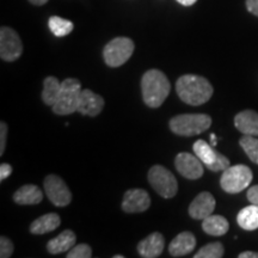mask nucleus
Returning <instances> with one entry per match:
<instances>
[{
    "label": "nucleus",
    "instance_id": "dca6fc26",
    "mask_svg": "<svg viewBox=\"0 0 258 258\" xmlns=\"http://www.w3.org/2000/svg\"><path fill=\"white\" fill-rule=\"evenodd\" d=\"M196 246V238L191 232H182L171 241L169 252L172 257H183L192 252Z\"/></svg>",
    "mask_w": 258,
    "mask_h": 258
},
{
    "label": "nucleus",
    "instance_id": "ddd939ff",
    "mask_svg": "<svg viewBox=\"0 0 258 258\" xmlns=\"http://www.w3.org/2000/svg\"><path fill=\"white\" fill-rule=\"evenodd\" d=\"M215 202L214 196L211 192L203 191L199 194L194 201L190 203L189 206V215L195 220H203L209 215L213 214L215 209Z\"/></svg>",
    "mask_w": 258,
    "mask_h": 258
},
{
    "label": "nucleus",
    "instance_id": "2eb2a0df",
    "mask_svg": "<svg viewBox=\"0 0 258 258\" xmlns=\"http://www.w3.org/2000/svg\"><path fill=\"white\" fill-rule=\"evenodd\" d=\"M165 239L159 232H154L138 244V252L144 258H157L163 253Z\"/></svg>",
    "mask_w": 258,
    "mask_h": 258
},
{
    "label": "nucleus",
    "instance_id": "6e6552de",
    "mask_svg": "<svg viewBox=\"0 0 258 258\" xmlns=\"http://www.w3.org/2000/svg\"><path fill=\"white\" fill-rule=\"evenodd\" d=\"M194 153L199 157V159L202 161L203 165L207 166V169L214 172L218 171H224L230 165V160L226 158L224 154L219 153L215 148H213L212 145L206 143L205 140H198L194 144Z\"/></svg>",
    "mask_w": 258,
    "mask_h": 258
},
{
    "label": "nucleus",
    "instance_id": "bb28decb",
    "mask_svg": "<svg viewBox=\"0 0 258 258\" xmlns=\"http://www.w3.org/2000/svg\"><path fill=\"white\" fill-rule=\"evenodd\" d=\"M67 258H90L92 257V249L88 244H78L70 250Z\"/></svg>",
    "mask_w": 258,
    "mask_h": 258
},
{
    "label": "nucleus",
    "instance_id": "4468645a",
    "mask_svg": "<svg viewBox=\"0 0 258 258\" xmlns=\"http://www.w3.org/2000/svg\"><path fill=\"white\" fill-rule=\"evenodd\" d=\"M103 108H104V98L102 96L97 95L89 89L83 90L82 95H80L78 112L82 115L95 117L101 114Z\"/></svg>",
    "mask_w": 258,
    "mask_h": 258
},
{
    "label": "nucleus",
    "instance_id": "72a5a7b5",
    "mask_svg": "<svg viewBox=\"0 0 258 258\" xmlns=\"http://www.w3.org/2000/svg\"><path fill=\"white\" fill-rule=\"evenodd\" d=\"M196 2H198V0H177V3H179V4L183 6H191L195 4Z\"/></svg>",
    "mask_w": 258,
    "mask_h": 258
},
{
    "label": "nucleus",
    "instance_id": "7c9ffc66",
    "mask_svg": "<svg viewBox=\"0 0 258 258\" xmlns=\"http://www.w3.org/2000/svg\"><path fill=\"white\" fill-rule=\"evenodd\" d=\"M12 173V166L10 164H2L0 165V180H4L8 178V177Z\"/></svg>",
    "mask_w": 258,
    "mask_h": 258
},
{
    "label": "nucleus",
    "instance_id": "6ab92c4d",
    "mask_svg": "<svg viewBox=\"0 0 258 258\" xmlns=\"http://www.w3.org/2000/svg\"><path fill=\"white\" fill-rule=\"evenodd\" d=\"M43 199V192L37 185L27 184L21 186L14 195V201L17 205L27 206V205H37Z\"/></svg>",
    "mask_w": 258,
    "mask_h": 258
},
{
    "label": "nucleus",
    "instance_id": "39448f33",
    "mask_svg": "<svg viewBox=\"0 0 258 258\" xmlns=\"http://www.w3.org/2000/svg\"><path fill=\"white\" fill-rule=\"evenodd\" d=\"M148 182L158 195L164 199H172L178 191V183L170 170L161 165H154L148 171Z\"/></svg>",
    "mask_w": 258,
    "mask_h": 258
},
{
    "label": "nucleus",
    "instance_id": "423d86ee",
    "mask_svg": "<svg viewBox=\"0 0 258 258\" xmlns=\"http://www.w3.org/2000/svg\"><path fill=\"white\" fill-rule=\"evenodd\" d=\"M252 171L246 165L228 166L224 170L220 185L228 194H238L250 185L252 180Z\"/></svg>",
    "mask_w": 258,
    "mask_h": 258
},
{
    "label": "nucleus",
    "instance_id": "b1692460",
    "mask_svg": "<svg viewBox=\"0 0 258 258\" xmlns=\"http://www.w3.org/2000/svg\"><path fill=\"white\" fill-rule=\"evenodd\" d=\"M74 25L69 19H64L57 16H53L49 18V29L54 35L57 37H63L71 34Z\"/></svg>",
    "mask_w": 258,
    "mask_h": 258
},
{
    "label": "nucleus",
    "instance_id": "a878e982",
    "mask_svg": "<svg viewBox=\"0 0 258 258\" xmlns=\"http://www.w3.org/2000/svg\"><path fill=\"white\" fill-rule=\"evenodd\" d=\"M225 249L222 246L221 243H211L205 245L198 251V253L195 254V258H220L224 256Z\"/></svg>",
    "mask_w": 258,
    "mask_h": 258
},
{
    "label": "nucleus",
    "instance_id": "7ed1b4c3",
    "mask_svg": "<svg viewBox=\"0 0 258 258\" xmlns=\"http://www.w3.org/2000/svg\"><path fill=\"white\" fill-rule=\"evenodd\" d=\"M212 125V117L207 114H182L171 118L170 129L179 137H194L206 132Z\"/></svg>",
    "mask_w": 258,
    "mask_h": 258
},
{
    "label": "nucleus",
    "instance_id": "5701e85b",
    "mask_svg": "<svg viewBox=\"0 0 258 258\" xmlns=\"http://www.w3.org/2000/svg\"><path fill=\"white\" fill-rule=\"evenodd\" d=\"M61 91V82L55 77H47L43 82V91H42V101L44 104L53 106L57 101Z\"/></svg>",
    "mask_w": 258,
    "mask_h": 258
},
{
    "label": "nucleus",
    "instance_id": "0eeeda50",
    "mask_svg": "<svg viewBox=\"0 0 258 258\" xmlns=\"http://www.w3.org/2000/svg\"><path fill=\"white\" fill-rule=\"evenodd\" d=\"M134 42L128 37H116L103 49L105 63L110 67H120L133 55Z\"/></svg>",
    "mask_w": 258,
    "mask_h": 258
},
{
    "label": "nucleus",
    "instance_id": "2f4dec72",
    "mask_svg": "<svg viewBox=\"0 0 258 258\" xmlns=\"http://www.w3.org/2000/svg\"><path fill=\"white\" fill-rule=\"evenodd\" d=\"M246 8L249 12L258 17V0H246Z\"/></svg>",
    "mask_w": 258,
    "mask_h": 258
},
{
    "label": "nucleus",
    "instance_id": "412c9836",
    "mask_svg": "<svg viewBox=\"0 0 258 258\" xmlns=\"http://www.w3.org/2000/svg\"><path fill=\"white\" fill-rule=\"evenodd\" d=\"M230 224L221 215H209L206 219H203L202 230L209 235H224L228 232Z\"/></svg>",
    "mask_w": 258,
    "mask_h": 258
},
{
    "label": "nucleus",
    "instance_id": "cd10ccee",
    "mask_svg": "<svg viewBox=\"0 0 258 258\" xmlns=\"http://www.w3.org/2000/svg\"><path fill=\"white\" fill-rule=\"evenodd\" d=\"M14 243L9 239L8 237L2 235L0 237V257L2 258H9L14 253Z\"/></svg>",
    "mask_w": 258,
    "mask_h": 258
},
{
    "label": "nucleus",
    "instance_id": "f704fd0d",
    "mask_svg": "<svg viewBox=\"0 0 258 258\" xmlns=\"http://www.w3.org/2000/svg\"><path fill=\"white\" fill-rule=\"evenodd\" d=\"M29 2H30L31 4H34V5L41 6V5H44L46 3H48V0H29Z\"/></svg>",
    "mask_w": 258,
    "mask_h": 258
},
{
    "label": "nucleus",
    "instance_id": "c756f323",
    "mask_svg": "<svg viewBox=\"0 0 258 258\" xmlns=\"http://www.w3.org/2000/svg\"><path fill=\"white\" fill-rule=\"evenodd\" d=\"M247 200H249L251 205H257L258 206V185H253L247 190Z\"/></svg>",
    "mask_w": 258,
    "mask_h": 258
},
{
    "label": "nucleus",
    "instance_id": "9d476101",
    "mask_svg": "<svg viewBox=\"0 0 258 258\" xmlns=\"http://www.w3.org/2000/svg\"><path fill=\"white\" fill-rule=\"evenodd\" d=\"M23 53V44L14 29L2 27L0 29V57L4 61L17 60Z\"/></svg>",
    "mask_w": 258,
    "mask_h": 258
},
{
    "label": "nucleus",
    "instance_id": "393cba45",
    "mask_svg": "<svg viewBox=\"0 0 258 258\" xmlns=\"http://www.w3.org/2000/svg\"><path fill=\"white\" fill-rule=\"evenodd\" d=\"M239 145L250 158V160L254 164H258V139L257 137H251V135H243L239 140Z\"/></svg>",
    "mask_w": 258,
    "mask_h": 258
},
{
    "label": "nucleus",
    "instance_id": "a211bd4d",
    "mask_svg": "<svg viewBox=\"0 0 258 258\" xmlns=\"http://www.w3.org/2000/svg\"><path fill=\"white\" fill-rule=\"evenodd\" d=\"M77 237L73 231L64 230L63 232L57 235V237L53 238V239L48 241L47 250L48 252L51 254H59L66 251H70L76 244Z\"/></svg>",
    "mask_w": 258,
    "mask_h": 258
},
{
    "label": "nucleus",
    "instance_id": "f3484780",
    "mask_svg": "<svg viewBox=\"0 0 258 258\" xmlns=\"http://www.w3.org/2000/svg\"><path fill=\"white\" fill-rule=\"evenodd\" d=\"M234 125L243 135L258 137V114L253 110H243L235 115Z\"/></svg>",
    "mask_w": 258,
    "mask_h": 258
},
{
    "label": "nucleus",
    "instance_id": "20e7f679",
    "mask_svg": "<svg viewBox=\"0 0 258 258\" xmlns=\"http://www.w3.org/2000/svg\"><path fill=\"white\" fill-rule=\"evenodd\" d=\"M82 84L76 78H67L61 82V91L57 101L51 108L56 115H71L78 111L82 95Z\"/></svg>",
    "mask_w": 258,
    "mask_h": 258
},
{
    "label": "nucleus",
    "instance_id": "4be33fe9",
    "mask_svg": "<svg viewBox=\"0 0 258 258\" xmlns=\"http://www.w3.org/2000/svg\"><path fill=\"white\" fill-rule=\"evenodd\" d=\"M237 222L245 231H254L258 228V206H247L237 215Z\"/></svg>",
    "mask_w": 258,
    "mask_h": 258
},
{
    "label": "nucleus",
    "instance_id": "c9c22d12",
    "mask_svg": "<svg viewBox=\"0 0 258 258\" xmlns=\"http://www.w3.org/2000/svg\"><path fill=\"white\" fill-rule=\"evenodd\" d=\"M218 144V140H217V137H215V134H211V145L213 147L217 146Z\"/></svg>",
    "mask_w": 258,
    "mask_h": 258
},
{
    "label": "nucleus",
    "instance_id": "f03ea898",
    "mask_svg": "<svg viewBox=\"0 0 258 258\" xmlns=\"http://www.w3.org/2000/svg\"><path fill=\"white\" fill-rule=\"evenodd\" d=\"M141 90L145 104L150 108H159L169 96L171 85L167 77L159 70H150L141 79Z\"/></svg>",
    "mask_w": 258,
    "mask_h": 258
},
{
    "label": "nucleus",
    "instance_id": "473e14b6",
    "mask_svg": "<svg viewBox=\"0 0 258 258\" xmlns=\"http://www.w3.org/2000/svg\"><path fill=\"white\" fill-rule=\"evenodd\" d=\"M239 258H258V252H252V251H245V252L239 253Z\"/></svg>",
    "mask_w": 258,
    "mask_h": 258
},
{
    "label": "nucleus",
    "instance_id": "aec40b11",
    "mask_svg": "<svg viewBox=\"0 0 258 258\" xmlns=\"http://www.w3.org/2000/svg\"><path fill=\"white\" fill-rule=\"evenodd\" d=\"M61 224V219L56 213H48L36 219L30 226L32 234H44L56 230Z\"/></svg>",
    "mask_w": 258,
    "mask_h": 258
},
{
    "label": "nucleus",
    "instance_id": "e433bc0d",
    "mask_svg": "<svg viewBox=\"0 0 258 258\" xmlns=\"http://www.w3.org/2000/svg\"><path fill=\"white\" fill-rule=\"evenodd\" d=\"M114 258H123V256H121V254H116V256H114Z\"/></svg>",
    "mask_w": 258,
    "mask_h": 258
},
{
    "label": "nucleus",
    "instance_id": "9b49d317",
    "mask_svg": "<svg viewBox=\"0 0 258 258\" xmlns=\"http://www.w3.org/2000/svg\"><path fill=\"white\" fill-rule=\"evenodd\" d=\"M175 165L180 175L188 179H199L203 176V163L196 154L194 156L188 152L177 154Z\"/></svg>",
    "mask_w": 258,
    "mask_h": 258
},
{
    "label": "nucleus",
    "instance_id": "c85d7f7f",
    "mask_svg": "<svg viewBox=\"0 0 258 258\" xmlns=\"http://www.w3.org/2000/svg\"><path fill=\"white\" fill-rule=\"evenodd\" d=\"M6 135H8V124L5 122H0V156L5 152Z\"/></svg>",
    "mask_w": 258,
    "mask_h": 258
},
{
    "label": "nucleus",
    "instance_id": "1a4fd4ad",
    "mask_svg": "<svg viewBox=\"0 0 258 258\" xmlns=\"http://www.w3.org/2000/svg\"><path fill=\"white\" fill-rule=\"evenodd\" d=\"M44 191L49 201L56 207H66L72 201V194L64 180L56 175H49L44 179Z\"/></svg>",
    "mask_w": 258,
    "mask_h": 258
},
{
    "label": "nucleus",
    "instance_id": "f8f14e48",
    "mask_svg": "<svg viewBox=\"0 0 258 258\" xmlns=\"http://www.w3.org/2000/svg\"><path fill=\"white\" fill-rule=\"evenodd\" d=\"M151 206V198L144 189H129L124 192L122 209L125 213H143Z\"/></svg>",
    "mask_w": 258,
    "mask_h": 258
},
{
    "label": "nucleus",
    "instance_id": "f257e3e1",
    "mask_svg": "<svg viewBox=\"0 0 258 258\" xmlns=\"http://www.w3.org/2000/svg\"><path fill=\"white\" fill-rule=\"evenodd\" d=\"M177 95L189 105L199 106L207 103L213 96V86L207 79L196 74H185L176 83Z\"/></svg>",
    "mask_w": 258,
    "mask_h": 258
}]
</instances>
